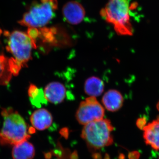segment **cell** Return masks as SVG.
I'll return each instance as SVG.
<instances>
[{
	"mask_svg": "<svg viewBox=\"0 0 159 159\" xmlns=\"http://www.w3.org/2000/svg\"><path fill=\"white\" fill-rule=\"evenodd\" d=\"M2 115L4 122L0 131L1 145H14L31 138L27 123L17 111L11 108L4 109Z\"/></svg>",
	"mask_w": 159,
	"mask_h": 159,
	"instance_id": "cell-1",
	"label": "cell"
},
{
	"mask_svg": "<svg viewBox=\"0 0 159 159\" xmlns=\"http://www.w3.org/2000/svg\"><path fill=\"white\" fill-rule=\"evenodd\" d=\"M129 0H111L100 14L106 21L114 25L116 32L120 35H132L134 32L129 22Z\"/></svg>",
	"mask_w": 159,
	"mask_h": 159,
	"instance_id": "cell-2",
	"label": "cell"
},
{
	"mask_svg": "<svg viewBox=\"0 0 159 159\" xmlns=\"http://www.w3.org/2000/svg\"><path fill=\"white\" fill-rule=\"evenodd\" d=\"M114 128L108 119L93 121L84 125L81 137L89 148L92 150H97L113 144L111 132Z\"/></svg>",
	"mask_w": 159,
	"mask_h": 159,
	"instance_id": "cell-3",
	"label": "cell"
},
{
	"mask_svg": "<svg viewBox=\"0 0 159 159\" xmlns=\"http://www.w3.org/2000/svg\"><path fill=\"white\" fill-rule=\"evenodd\" d=\"M36 48V42L25 32L15 31L10 34L6 49L13 55L11 59L18 72L31 59L32 49Z\"/></svg>",
	"mask_w": 159,
	"mask_h": 159,
	"instance_id": "cell-4",
	"label": "cell"
},
{
	"mask_svg": "<svg viewBox=\"0 0 159 159\" xmlns=\"http://www.w3.org/2000/svg\"><path fill=\"white\" fill-rule=\"evenodd\" d=\"M41 3L34 2L18 22L21 25L41 28L48 24L54 17V11L58 7L57 0H40Z\"/></svg>",
	"mask_w": 159,
	"mask_h": 159,
	"instance_id": "cell-5",
	"label": "cell"
},
{
	"mask_svg": "<svg viewBox=\"0 0 159 159\" xmlns=\"http://www.w3.org/2000/svg\"><path fill=\"white\" fill-rule=\"evenodd\" d=\"M104 110L96 97H90L80 103L76 117L80 124L85 125L103 119Z\"/></svg>",
	"mask_w": 159,
	"mask_h": 159,
	"instance_id": "cell-6",
	"label": "cell"
},
{
	"mask_svg": "<svg viewBox=\"0 0 159 159\" xmlns=\"http://www.w3.org/2000/svg\"><path fill=\"white\" fill-rule=\"evenodd\" d=\"M62 11L65 20L72 25L81 23L85 15L83 6L77 1H70L66 3L63 7Z\"/></svg>",
	"mask_w": 159,
	"mask_h": 159,
	"instance_id": "cell-7",
	"label": "cell"
},
{
	"mask_svg": "<svg viewBox=\"0 0 159 159\" xmlns=\"http://www.w3.org/2000/svg\"><path fill=\"white\" fill-rule=\"evenodd\" d=\"M44 93L47 101L57 104L63 101L66 97V90L61 83L52 82L46 87Z\"/></svg>",
	"mask_w": 159,
	"mask_h": 159,
	"instance_id": "cell-8",
	"label": "cell"
},
{
	"mask_svg": "<svg viewBox=\"0 0 159 159\" xmlns=\"http://www.w3.org/2000/svg\"><path fill=\"white\" fill-rule=\"evenodd\" d=\"M143 130L146 144L153 149L159 150V116L157 120L145 125Z\"/></svg>",
	"mask_w": 159,
	"mask_h": 159,
	"instance_id": "cell-9",
	"label": "cell"
},
{
	"mask_svg": "<svg viewBox=\"0 0 159 159\" xmlns=\"http://www.w3.org/2000/svg\"><path fill=\"white\" fill-rule=\"evenodd\" d=\"M33 127L39 130L47 129L53 122L52 115L45 109H40L34 111L30 118Z\"/></svg>",
	"mask_w": 159,
	"mask_h": 159,
	"instance_id": "cell-10",
	"label": "cell"
},
{
	"mask_svg": "<svg viewBox=\"0 0 159 159\" xmlns=\"http://www.w3.org/2000/svg\"><path fill=\"white\" fill-rule=\"evenodd\" d=\"M102 102L107 110L115 112L119 110L122 106L123 97L119 91L110 90L103 95Z\"/></svg>",
	"mask_w": 159,
	"mask_h": 159,
	"instance_id": "cell-11",
	"label": "cell"
},
{
	"mask_svg": "<svg viewBox=\"0 0 159 159\" xmlns=\"http://www.w3.org/2000/svg\"><path fill=\"white\" fill-rule=\"evenodd\" d=\"M13 159H33L35 155L33 145L28 141L13 145L12 152Z\"/></svg>",
	"mask_w": 159,
	"mask_h": 159,
	"instance_id": "cell-12",
	"label": "cell"
},
{
	"mask_svg": "<svg viewBox=\"0 0 159 159\" xmlns=\"http://www.w3.org/2000/svg\"><path fill=\"white\" fill-rule=\"evenodd\" d=\"M13 74L15 75L14 69L11 59L0 55V84H8Z\"/></svg>",
	"mask_w": 159,
	"mask_h": 159,
	"instance_id": "cell-13",
	"label": "cell"
},
{
	"mask_svg": "<svg viewBox=\"0 0 159 159\" xmlns=\"http://www.w3.org/2000/svg\"><path fill=\"white\" fill-rule=\"evenodd\" d=\"M104 90V84L98 77H90L86 80L84 90L90 97H97L102 94Z\"/></svg>",
	"mask_w": 159,
	"mask_h": 159,
	"instance_id": "cell-14",
	"label": "cell"
},
{
	"mask_svg": "<svg viewBox=\"0 0 159 159\" xmlns=\"http://www.w3.org/2000/svg\"><path fill=\"white\" fill-rule=\"evenodd\" d=\"M29 96L32 99V103L34 105L39 106L41 103H46L47 100L45 97L44 93L42 90L39 89L35 86L32 85L29 90Z\"/></svg>",
	"mask_w": 159,
	"mask_h": 159,
	"instance_id": "cell-15",
	"label": "cell"
},
{
	"mask_svg": "<svg viewBox=\"0 0 159 159\" xmlns=\"http://www.w3.org/2000/svg\"><path fill=\"white\" fill-rule=\"evenodd\" d=\"M27 34L32 40L36 42V39L39 35V29L34 27H30L27 31Z\"/></svg>",
	"mask_w": 159,
	"mask_h": 159,
	"instance_id": "cell-16",
	"label": "cell"
},
{
	"mask_svg": "<svg viewBox=\"0 0 159 159\" xmlns=\"http://www.w3.org/2000/svg\"><path fill=\"white\" fill-rule=\"evenodd\" d=\"M146 121L147 120L145 117H141L138 119L136 122V125L138 128L141 129H143L146 125Z\"/></svg>",
	"mask_w": 159,
	"mask_h": 159,
	"instance_id": "cell-17",
	"label": "cell"
},
{
	"mask_svg": "<svg viewBox=\"0 0 159 159\" xmlns=\"http://www.w3.org/2000/svg\"><path fill=\"white\" fill-rule=\"evenodd\" d=\"M139 7V3L138 2H133L131 4L129 7V11H134Z\"/></svg>",
	"mask_w": 159,
	"mask_h": 159,
	"instance_id": "cell-18",
	"label": "cell"
},
{
	"mask_svg": "<svg viewBox=\"0 0 159 159\" xmlns=\"http://www.w3.org/2000/svg\"><path fill=\"white\" fill-rule=\"evenodd\" d=\"M139 157V153L137 152H133L129 155V159H138Z\"/></svg>",
	"mask_w": 159,
	"mask_h": 159,
	"instance_id": "cell-19",
	"label": "cell"
},
{
	"mask_svg": "<svg viewBox=\"0 0 159 159\" xmlns=\"http://www.w3.org/2000/svg\"><path fill=\"white\" fill-rule=\"evenodd\" d=\"M61 135H62L66 139H67L68 137V131L67 129H64L62 130L61 131Z\"/></svg>",
	"mask_w": 159,
	"mask_h": 159,
	"instance_id": "cell-20",
	"label": "cell"
},
{
	"mask_svg": "<svg viewBox=\"0 0 159 159\" xmlns=\"http://www.w3.org/2000/svg\"><path fill=\"white\" fill-rule=\"evenodd\" d=\"M93 157L94 159H101L102 157L99 153H95L93 155Z\"/></svg>",
	"mask_w": 159,
	"mask_h": 159,
	"instance_id": "cell-21",
	"label": "cell"
},
{
	"mask_svg": "<svg viewBox=\"0 0 159 159\" xmlns=\"http://www.w3.org/2000/svg\"><path fill=\"white\" fill-rule=\"evenodd\" d=\"M78 154L77 151H74L71 155L70 159H78Z\"/></svg>",
	"mask_w": 159,
	"mask_h": 159,
	"instance_id": "cell-22",
	"label": "cell"
},
{
	"mask_svg": "<svg viewBox=\"0 0 159 159\" xmlns=\"http://www.w3.org/2000/svg\"><path fill=\"white\" fill-rule=\"evenodd\" d=\"M52 156L51 152H48L45 154V157L46 159H50Z\"/></svg>",
	"mask_w": 159,
	"mask_h": 159,
	"instance_id": "cell-23",
	"label": "cell"
},
{
	"mask_svg": "<svg viewBox=\"0 0 159 159\" xmlns=\"http://www.w3.org/2000/svg\"><path fill=\"white\" fill-rule=\"evenodd\" d=\"M4 35H5V36H6V37H9V35H10V33L9 31L5 30V31H4Z\"/></svg>",
	"mask_w": 159,
	"mask_h": 159,
	"instance_id": "cell-24",
	"label": "cell"
},
{
	"mask_svg": "<svg viewBox=\"0 0 159 159\" xmlns=\"http://www.w3.org/2000/svg\"><path fill=\"white\" fill-rule=\"evenodd\" d=\"M104 159H110L109 156L107 154H106Z\"/></svg>",
	"mask_w": 159,
	"mask_h": 159,
	"instance_id": "cell-25",
	"label": "cell"
},
{
	"mask_svg": "<svg viewBox=\"0 0 159 159\" xmlns=\"http://www.w3.org/2000/svg\"><path fill=\"white\" fill-rule=\"evenodd\" d=\"M157 108L159 111V101L157 104Z\"/></svg>",
	"mask_w": 159,
	"mask_h": 159,
	"instance_id": "cell-26",
	"label": "cell"
},
{
	"mask_svg": "<svg viewBox=\"0 0 159 159\" xmlns=\"http://www.w3.org/2000/svg\"><path fill=\"white\" fill-rule=\"evenodd\" d=\"M2 30H1V29H0V35H1V34H2Z\"/></svg>",
	"mask_w": 159,
	"mask_h": 159,
	"instance_id": "cell-27",
	"label": "cell"
}]
</instances>
